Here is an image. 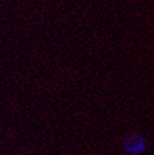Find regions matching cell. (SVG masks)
Masks as SVG:
<instances>
[{"label":"cell","mask_w":154,"mask_h":155,"mask_svg":"<svg viewBox=\"0 0 154 155\" xmlns=\"http://www.w3.org/2000/svg\"><path fill=\"white\" fill-rule=\"evenodd\" d=\"M147 149V143L140 135H132L124 141V150L129 154H140Z\"/></svg>","instance_id":"6da1fadb"}]
</instances>
